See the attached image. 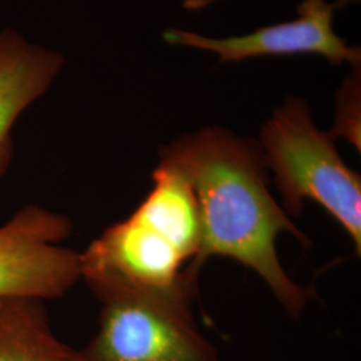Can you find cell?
Returning <instances> with one entry per match:
<instances>
[{
  "label": "cell",
  "instance_id": "6da1fadb",
  "mask_svg": "<svg viewBox=\"0 0 361 361\" xmlns=\"http://www.w3.org/2000/svg\"><path fill=\"white\" fill-rule=\"evenodd\" d=\"M159 162L177 169L193 188L202 225L197 271L209 258L233 259L255 271L289 316H301L312 293L285 271L277 240L288 233L302 245L310 241L269 192L257 141L204 128L161 147Z\"/></svg>",
  "mask_w": 361,
  "mask_h": 361
},
{
  "label": "cell",
  "instance_id": "7a4b0ae2",
  "mask_svg": "<svg viewBox=\"0 0 361 361\" xmlns=\"http://www.w3.org/2000/svg\"><path fill=\"white\" fill-rule=\"evenodd\" d=\"M202 234L192 221L143 198L80 255V280L94 290L193 296Z\"/></svg>",
  "mask_w": 361,
  "mask_h": 361
},
{
  "label": "cell",
  "instance_id": "3957f363",
  "mask_svg": "<svg viewBox=\"0 0 361 361\" xmlns=\"http://www.w3.org/2000/svg\"><path fill=\"white\" fill-rule=\"evenodd\" d=\"M257 142L285 212L298 217L308 201L317 204L360 256V174L343 161L332 133L316 126L310 104L288 97L262 125Z\"/></svg>",
  "mask_w": 361,
  "mask_h": 361
},
{
  "label": "cell",
  "instance_id": "277c9868",
  "mask_svg": "<svg viewBox=\"0 0 361 361\" xmlns=\"http://www.w3.org/2000/svg\"><path fill=\"white\" fill-rule=\"evenodd\" d=\"M97 334L78 361H219L194 319L193 296L98 289Z\"/></svg>",
  "mask_w": 361,
  "mask_h": 361
},
{
  "label": "cell",
  "instance_id": "5b68a950",
  "mask_svg": "<svg viewBox=\"0 0 361 361\" xmlns=\"http://www.w3.org/2000/svg\"><path fill=\"white\" fill-rule=\"evenodd\" d=\"M73 231L63 214L27 205L0 226V297L42 301L80 280V255L61 245Z\"/></svg>",
  "mask_w": 361,
  "mask_h": 361
},
{
  "label": "cell",
  "instance_id": "8992f818",
  "mask_svg": "<svg viewBox=\"0 0 361 361\" xmlns=\"http://www.w3.org/2000/svg\"><path fill=\"white\" fill-rule=\"evenodd\" d=\"M353 0H304L298 6V18L273 26L261 27L241 37L214 39L201 34L168 30L164 39L169 44L188 46L219 55V63L241 62L258 56H292L319 55L332 65L348 62L360 66L359 47L349 46L334 28L337 8H343Z\"/></svg>",
  "mask_w": 361,
  "mask_h": 361
},
{
  "label": "cell",
  "instance_id": "52a82bcc",
  "mask_svg": "<svg viewBox=\"0 0 361 361\" xmlns=\"http://www.w3.org/2000/svg\"><path fill=\"white\" fill-rule=\"evenodd\" d=\"M62 65L59 54L30 46L13 32L0 37V177L11 162L15 121L49 89Z\"/></svg>",
  "mask_w": 361,
  "mask_h": 361
},
{
  "label": "cell",
  "instance_id": "ba28073f",
  "mask_svg": "<svg viewBox=\"0 0 361 361\" xmlns=\"http://www.w3.org/2000/svg\"><path fill=\"white\" fill-rule=\"evenodd\" d=\"M0 361H78V356L52 332L42 300L0 297Z\"/></svg>",
  "mask_w": 361,
  "mask_h": 361
},
{
  "label": "cell",
  "instance_id": "9c48e42d",
  "mask_svg": "<svg viewBox=\"0 0 361 361\" xmlns=\"http://www.w3.org/2000/svg\"><path fill=\"white\" fill-rule=\"evenodd\" d=\"M360 73H352L336 94L335 125L331 130L337 138H345L361 150Z\"/></svg>",
  "mask_w": 361,
  "mask_h": 361
},
{
  "label": "cell",
  "instance_id": "30bf717a",
  "mask_svg": "<svg viewBox=\"0 0 361 361\" xmlns=\"http://www.w3.org/2000/svg\"><path fill=\"white\" fill-rule=\"evenodd\" d=\"M213 1L216 0H185V7L188 10H201L209 4H212Z\"/></svg>",
  "mask_w": 361,
  "mask_h": 361
}]
</instances>
